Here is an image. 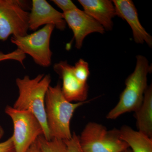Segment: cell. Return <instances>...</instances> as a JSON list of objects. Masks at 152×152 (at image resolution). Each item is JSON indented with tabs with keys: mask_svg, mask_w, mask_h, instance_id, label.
<instances>
[{
	"mask_svg": "<svg viewBox=\"0 0 152 152\" xmlns=\"http://www.w3.org/2000/svg\"><path fill=\"white\" fill-rule=\"evenodd\" d=\"M26 152H42L37 142V140L31 145L29 148Z\"/></svg>",
	"mask_w": 152,
	"mask_h": 152,
	"instance_id": "20",
	"label": "cell"
},
{
	"mask_svg": "<svg viewBox=\"0 0 152 152\" xmlns=\"http://www.w3.org/2000/svg\"><path fill=\"white\" fill-rule=\"evenodd\" d=\"M55 28L53 25H46L30 34L12 36L11 41L16 46L17 49L31 57L37 64L48 67L51 64L50 41Z\"/></svg>",
	"mask_w": 152,
	"mask_h": 152,
	"instance_id": "6",
	"label": "cell"
},
{
	"mask_svg": "<svg viewBox=\"0 0 152 152\" xmlns=\"http://www.w3.org/2000/svg\"><path fill=\"white\" fill-rule=\"evenodd\" d=\"M73 72L80 81L84 83H87L90 75L89 66L87 62L83 59H80L73 66Z\"/></svg>",
	"mask_w": 152,
	"mask_h": 152,
	"instance_id": "16",
	"label": "cell"
},
{
	"mask_svg": "<svg viewBox=\"0 0 152 152\" xmlns=\"http://www.w3.org/2000/svg\"><path fill=\"white\" fill-rule=\"evenodd\" d=\"M150 72L151 66L147 58L142 55L137 56L134 70L126 79V87L116 105L106 116L107 119H115L123 114L135 112L138 108L148 87V76Z\"/></svg>",
	"mask_w": 152,
	"mask_h": 152,
	"instance_id": "3",
	"label": "cell"
},
{
	"mask_svg": "<svg viewBox=\"0 0 152 152\" xmlns=\"http://www.w3.org/2000/svg\"><path fill=\"white\" fill-rule=\"evenodd\" d=\"M122 152H132V150H131L130 148H129L125 150L124 151Z\"/></svg>",
	"mask_w": 152,
	"mask_h": 152,
	"instance_id": "22",
	"label": "cell"
},
{
	"mask_svg": "<svg viewBox=\"0 0 152 152\" xmlns=\"http://www.w3.org/2000/svg\"><path fill=\"white\" fill-rule=\"evenodd\" d=\"M53 69L62 80V92L68 101H86L89 88L88 83H84L77 79L74 74L73 66L67 61H61L54 65Z\"/></svg>",
	"mask_w": 152,
	"mask_h": 152,
	"instance_id": "9",
	"label": "cell"
},
{
	"mask_svg": "<svg viewBox=\"0 0 152 152\" xmlns=\"http://www.w3.org/2000/svg\"><path fill=\"white\" fill-rule=\"evenodd\" d=\"M119 131L121 138L132 152H152V138L126 125L123 126Z\"/></svg>",
	"mask_w": 152,
	"mask_h": 152,
	"instance_id": "14",
	"label": "cell"
},
{
	"mask_svg": "<svg viewBox=\"0 0 152 152\" xmlns=\"http://www.w3.org/2000/svg\"><path fill=\"white\" fill-rule=\"evenodd\" d=\"M29 12L21 1L0 0V40L10 36L23 37L28 34Z\"/></svg>",
	"mask_w": 152,
	"mask_h": 152,
	"instance_id": "7",
	"label": "cell"
},
{
	"mask_svg": "<svg viewBox=\"0 0 152 152\" xmlns=\"http://www.w3.org/2000/svg\"><path fill=\"white\" fill-rule=\"evenodd\" d=\"M89 102L73 103L65 98L60 82L54 86H50L45 100L46 115L51 139L56 138L66 140L72 137L70 122L74 113L78 108Z\"/></svg>",
	"mask_w": 152,
	"mask_h": 152,
	"instance_id": "2",
	"label": "cell"
},
{
	"mask_svg": "<svg viewBox=\"0 0 152 152\" xmlns=\"http://www.w3.org/2000/svg\"><path fill=\"white\" fill-rule=\"evenodd\" d=\"M66 24L73 33L76 48H81L85 38L92 33L104 34V28L84 11L77 8L64 13Z\"/></svg>",
	"mask_w": 152,
	"mask_h": 152,
	"instance_id": "8",
	"label": "cell"
},
{
	"mask_svg": "<svg viewBox=\"0 0 152 152\" xmlns=\"http://www.w3.org/2000/svg\"><path fill=\"white\" fill-rule=\"evenodd\" d=\"M84 11L98 22L105 31L113 29V19L116 15L113 1L79 0Z\"/></svg>",
	"mask_w": 152,
	"mask_h": 152,
	"instance_id": "12",
	"label": "cell"
},
{
	"mask_svg": "<svg viewBox=\"0 0 152 152\" xmlns=\"http://www.w3.org/2000/svg\"><path fill=\"white\" fill-rule=\"evenodd\" d=\"M42 152H68L64 140L53 138L48 140L43 135L39 136L37 139Z\"/></svg>",
	"mask_w": 152,
	"mask_h": 152,
	"instance_id": "15",
	"label": "cell"
},
{
	"mask_svg": "<svg viewBox=\"0 0 152 152\" xmlns=\"http://www.w3.org/2000/svg\"><path fill=\"white\" fill-rule=\"evenodd\" d=\"M113 2L115 8L116 15L129 24L132 31L133 38L136 43H145L150 48H152V36L141 23L137 9L133 1L113 0Z\"/></svg>",
	"mask_w": 152,
	"mask_h": 152,
	"instance_id": "11",
	"label": "cell"
},
{
	"mask_svg": "<svg viewBox=\"0 0 152 152\" xmlns=\"http://www.w3.org/2000/svg\"><path fill=\"white\" fill-rule=\"evenodd\" d=\"M64 141L68 152H84L80 145L79 137L75 132L72 134V137L70 139Z\"/></svg>",
	"mask_w": 152,
	"mask_h": 152,
	"instance_id": "17",
	"label": "cell"
},
{
	"mask_svg": "<svg viewBox=\"0 0 152 152\" xmlns=\"http://www.w3.org/2000/svg\"><path fill=\"white\" fill-rule=\"evenodd\" d=\"M135 112L139 132L152 138V86H148L141 104Z\"/></svg>",
	"mask_w": 152,
	"mask_h": 152,
	"instance_id": "13",
	"label": "cell"
},
{
	"mask_svg": "<svg viewBox=\"0 0 152 152\" xmlns=\"http://www.w3.org/2000/svg\"><path fill=\"white\" fill-rule=\"evenodd\" d=\"M5 112L11 118L13 124L12 136L15 152H26L44 131L40 123L29 112L19 110L7 106Z\"/></svg>",
	"mask_w": 152,
	"mask_h": 152,
	"instance_id": "5",
	"label": "cell"
},
{
	"mask_svg": "<svg viewBox=\"0 0 152 152\" xmlns=\"http://www.w3.org/2000/svg\"><path fill=\"white\" fill-rule=\"evenodd\" d=\"M29 17V29L36 31L42 26L51 25L60 31L66 28L63 13L52 7L45 0H33Z\"/></svg>",
	"mask_w": 152,
	"mask_h": 152,
	"instance_id": "10",
	"label": "cell"
},
{
	"mask_svg": "<svg viewBox=\"0 0 152 152\" xmlns=\"http://www.w3.org/2000/svg\"><path fill=\"white\" fill-rule=\"evenodd\" d=\"M52 1L62 10L63 13L78 8L70 0H53Z\"/></svg>",
	"mask_w": 152,
	"mask_h": 152,
	"instance_id": "18",
	"label": "cell"
},
{
	"mask_svg": "<svg viewBox=\"0 0 152 152\" xmlns=\"http://www.w3.org/2000/svg\"><path fill=\"white\" fill-rule=\"evenodd\" d=\"M79 140L84 152H122L129 148L121 138L119 129L108 130L94 122L87 124Z\"/></svg>",
	"mask_w": 152,
	"mask_h": 152,
	"instance_id": "4",
	"label": "cell"
},
{
	"mask_svg": "<svg viewBox=\"0 0 152 152\" xmlns=\"http://www.w3.org/2000/svg\"><path fill=\"white\" fill-rule=\"evenodd\" d=\"M0 152H15L12 137L7 140L0 142Z\"/></svg>",
	"mask_w": 152,
	"mask_h": 152,
	"instance_id": "19",
	"label": "cell"
},
{
	"mask_svg": "<svg viewBox=\"0 0 152 152\" xmlns=\"http://www.w3.org/2000/svg\"><path fill=\"white\" fill-rule=\"evenodd\" d=\"M3 134H4V132H3V129L0 130V139L1 138V137H2L3 135Z\"/></svg>",
	"mask_w": 152,
	"mask_h": 152,
	"instance_id": "21",
	"label": "cell"
},
{
	"mask_svg": "<svg viewBox=\"0 0 152 152\" xmlns=\"http://www.w3.org/2000/svg\"><path fill=\"white\" fill-rule=\"evenodd\" d=\"M51 81L50 75L39 74L34 78L25 76L18 78L16 83L19 96L13 107L19 110L29 112L35 116L43 128L44 137L51 140L47 124L45 100Z\"/></svg>",
	"mask_w": 152,
	"mask_h": 152,
	"instance_id": "1",
	"label": "cell"
}]
</instances>
